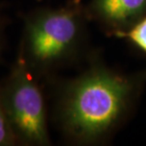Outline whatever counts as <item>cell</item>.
<instances>
[{
    "instance_id": "7",
    "label": "cell",
    "mask_w": 146,
    "mask_h": 146,
    "mask_svg": "<svg viewBox=\"0 0 146 146\" xmlns=\"http://www.w3.org/2000/svg\"><path fill=\"white\" fill-rule=\"evenodd\" d=\"M7 26V19L0 13V60H1L5 45V28Z\"/></svg>"
},
{
    "instance_id": "2",
    "label": "cell",
    "mask_w": 146,
    "mask_h": 146,
    "mask_svg": "<svg viewBox=\"0 0 146 146\" xmlns=\"http://www.w3.org/2000/svg\"><path fill=\"white\" fill-rule=\"evenodd\" d=\"M83 34L80 4L39 9L25 18L19 53L35 75L50 71L77 53Z\"/></svg>"
},
{
    "instance_id": "8",
    "label": "cell",
    "mask_w": 146,
    "mask_h": 146,
    "mask_svg": "<svg viewBox=\"0 0 146 146\" xmlns=\"http://www.w3.org/2000/svg\"><path fill=\"white\" fill-rule=\"evenodd\" d=\"M82 0H72V2L73 3H76V4H80Z\"/></svg>"
},
{
    "instance_id": "5",
    "label": "cell",
    "mask_w": 146,
    "mask_h": 146,
    "mask_svg": "<svg viewBox=\"0 0 146 146\" xmlns=\"http://www.w3.org/2000/svg\"><path fill=\"white\" fill-rule=\"evenodd\" d=\"M17 141L9 118L6 113L2 100L1 84H0V146L17 145Z\"/></svg>"
},
{
    "instance_id": "1",
    "label": "cell",
    "mask_w": 146,
    "mask_h": 146,
    "mask_svg": "<svg viewBox=\"0 0 146 146\" xmlns=\"http://www.w3.org/2000/svg\"><path fill=\"white\" fill-rule=\"evenodd\" d=\"M139 89L138 79L104 66L90 68L66 84L57 116L63 132L77 143H94L116 129Z\"/></svg>"
},
{
    "instance_id": "4",
    "label": "cell",
    "mask_w": 146,
    "mask_h": 146,
    "mask_svg": "<svg viewBox=\"0 0 146 146\" xmlns=\"http://www.w3.org/2000/svg\"><path fill=\"white\" fill-rule=\"evenodd\" d=\"M89 13L117 35L146 16V0H92Z\"/></svg>"
},
{
    "instance_id": "6",
    "label": "cell",
    "mask_w": 146,
    "mask_h": 146,
    "mask_svg": "<svg viewBox=\"0 0 146 146\" xmlns=\"http://www.w3.org/2000/svg\"><path fill=\"white\" fill-rule=\"evenodd\" d=\"M121 35L127 37L139 48L146 52V16L139 20Z\"/></svg>"
},
{
    "instance_id": "3",
    "label": "cell",
    "mask_w": 146,
    "mask_h": 146,
    "mask_svg": "<svg viewBox=\"0 0 146 146\" xmlns=\"http://www.w3.org/2000/svg\"><path fill=\"white\" fill-rule=\"evenodd\" d=\"M7 116L17 143L45 146L50 144L45 99L35 74L18 52L10 73L1 84Z\"/></svg>"
}]
</instances>
